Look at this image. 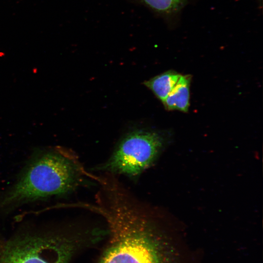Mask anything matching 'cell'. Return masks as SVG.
<instances>
[{
	"label": "cell",
	"mask_w": 263,
	"mask_h": 263,
	"mask_svg": "<svg viewBox=\"0 0 263 263\" xmlns=\"http://www.w3.org/2000/svg\"><path fill=\"white\" fill-rule=\"evenodd\" d=\"M95 201L94 209L105 219L109 236L98 263H183L145 204L123 185L106 188Z\"/></svg>",
	"instance_id": "6da1fadb"
},
{
	"label": "cell",
	"mask_w": 263,
	"mask_h": 263,
	"mask_svg": "<svg viewBox=\"0 0 263 263\" xmlns=\"http://www.w3.org/2000/svg\"><path fill=\"white\" fill-rule=\"evenodd\" d=\"M94 174L87 172L76 154L60 146L35 150L14 183L0 193V214L23 205L69 195Z\"/></svg>",
	"instance_id": "7a4b0ae2"
},
{
	"label": "cell",
	"mask_w": 263,
	"mask_h": 263,
	"mask_svg": "<svg viewBox=\"0 0 263 263\" xmlns=\"http://www.w3.org/2000/svg\"><path fill=\"white\" fill-rule=\"evenodd\" d=\"M73 227L56 226L18 234L5 246L0 263H68L77 249L100 238L97 228L85 232Z\"/></svg>",
	"instance_id": "3957f363"
},
{
	"label": "cell",
	"mask_w": 263,
	"mask_h": 263,
	"mask_svg": "<svg viewBox=\"0 0 263 263\" xmlns=\"http://www.w3.org/2000/svg\"><path fill=\"white\" fill-rule=\"evenodd\" d=\"M163 145L164 139L158 133L142 130L129 132L119 141L108 158L93 170L135 179L153 164Z\"/></svg>",
	"instance_id": "277c9868"
},
{
	"label": "cell",
	"mask_w": 263,
	"mask_h": 263,
	"mask_svg": "<svg viewBox=\"0 0 263 263\" xmlns=\"http://www.w3.org/2000/svg\"><path fill=\"white\" fill-rule=\"evenodd\" d=\"M189 75H181L176 85L163 102L168 110L187 112L189 106Z\"/></svg>",
	"instance_id": "5b68a950"
},
{
	"label": "cell",
	"mask_w": 263,
	"mask_h": 263,
	"mask_svg": "<svg viewBox=\"0 0 263 263\" xmlns=\"http://www.w3.org/2000/svg\"><path fill=\"white\" fill-rule=\"evenodd\" d=\"M181 75L168 71L146 81L144 84L162 102L173 90Z\"/></svg>",
	"instance_id": "8992f818"
},
{
	"label": "cell",
	"mask_w": 263,
	"mask_h": 263,
	"mask_svg": "<svg viewBox=\"0 0 263 263\" xmlns=\"http://www.w3.org/2000/svg\"><path fill=\"white\" fill-rule=\"evenodd\" d=\"M154 11L165 16L178 13L188 0H139Z\"/></svg>",
	"instance_id": "52a82bcc"
}]
</instances>
